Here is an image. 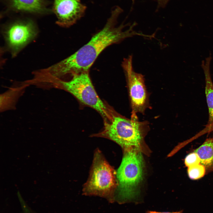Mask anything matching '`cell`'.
Masks as SVG:
<instances>
[{"mask_svg": "<svg viewBox=\"0 0 213 213\" xmlns=\"http://www.w3.org/2000/svg\"><path fill=\"white\" fill-rule=\"evenodd\" d=\"M119 15L112 12L104 28L94 35L90 41L73 54L47 68V72L52 78L61 79L67 76L89 69L99 55L109 46L118 43L126 38L137 35L131 26L123 29L128 24L116 26Z\"/></svg>", "mask_w": 213, "mask_h": 213, "instance_id": "1", "label": "cell"}, {"mask_svg": "<svg viewBox=\"0 0 213 213\" xmlns=\"http://www.w3.org/2000/svg\"><path fill=\"white\" fill-rule=\"evenodd\" d=\"M149 125L147 121H139L136 114L129 119L114 110L111 119L104 121L102 130L93 135L111 140L124 149L135 147L141 150Z\"/></svg>", "mask_w": 213, "mask_h": 213, "instance_id": "2", "label": "cell"}, {"mask_svg": "<svg viewBox=\"0 0 213 213\" xmlns=\"http://www.w3.org/2000/svg\"><path fill=\"white\" fill-rule=\"evenodd\" d=\"M124 154L116 173L117 199L120 204L135 202L138 186L142 180L143 161L140 150L135 147L124 149Z\"/></svg>", "mask_w": 213, "mask_h": 213, "instance_id": "3", "label": "cell"}, {"mask_svg": "<svg viewBox=\"0 0 213 213\" xmlns=\"http://www.w3.org/2000/svg\"><path fill=\"white\" fill-rule=\"evenodd\" d=\"M68 80H59L50 86L69 92L80 102L97 111L104 121L111 118L114 109L103 101L98 96L90 78L89 71L74 74Z\"/></svg>", "mask_w": 213, "mask_h": 213, "instance_id": "4", "label": "cell"}, {"mask_svg": "<svg viewBox=\"0 0 213 213\" xmlns=\"http://www.w3.org/2000/svg\"><path fill=\"white\" fill-rule=\"evenodd\" d=\"M114 169L97 150L87 181L84 185V194L103 197L112 201L118 184Z\"/></svg>", "mask_w": 213, "mask_h": 213, "instance_id": "5", "label": "cell"}, {"mask_svg": "<svg viewBox=\"0 0 213 213\" xmlns=\"http://www.w3.org/2000/svg\"><path fill=\"white\" fill-rule=\"evenodd\" d=\"M133 57L124 58L122 63L126 78L132 109V114H144L149 106V95L145 84L144 76L134 71Z\"/></svg>", "mask_w": 213, "mask_h": 213, "instance_id": "6", "label": "cell"}, {"mask_svg": "<svg viewBox=\"0 0 213 213\" xmlns=\"http://www.w3.org/2000/svg\"><path fill=\"white\" fill-rule=\"evenodd\" d=\"M38 33L35 23L29 20L13 22L2 31L6 48L13 57L33 40Z\"/></svg>", "mask_w": 213, "mask_h": 213, "instance_id": "7", "label": "cell"}, {"mask_svg": "<svg viewBox=\"0 0 213 213\" xmlns=\"http://www.w3.org/2000/svg\"><path fill=\"white\" fill-rule=\"evenodd\" d=\"M86 6L80 0H54L53 11L59 26L69 27L84 15Z\"/></svg>", "mask_w": 213, "mask_h": 213, "instance_id": "8", "label": "cell"}, {"mask_svg": "<svg viewBox=\"0 0 213 213\" xmlns=\"http://www.w3.org/2000/svg\"><path fill=\"white\" fill-rule=\"evenodd\" d=\"M29 85L24 82L13 85L0 94V111L2 112L16 109L17 103Z\"/></svg>", "mask_w": 213, "mask_h": 213, "instance_id": "9", "label": "cell"}, {"mask_svg": "<svg viewBox=\"0 0 213 213\" xmlns=\"http://www.w3.org/2000/svg\"><path fill=\"white\" fill-rule=\"evenodd\" d=\"M46 0H9L10 8L13 11L41 13L46 9Z\"/></svg>", "mask_w": 213, "mask_h": 213, "instance_id": "10", "label": "cell"}, {"mask_svg": "<svg viewBox=\"0 0 213 213\" xmlns=\"http://www.w3.org/2000/svg\"><path fill=\"white\" fill-rule=\"evenodd\" d=\"M211 59V56L206 58L205 61H202L201 64L205 77V91L209 111L208 124L213 122V83L210 72Z\"/></svg>", "mask_w": 213, "mask_h": 213, "instance_id": "11", "label": "cell"}, {"mask_svg": "<svg viewBox=\"0 0 213 213\" xmlns=\"http://www.w3.org/2000/svg\"><path fill=\"white\" fill-rule=\"evenodd\" d=\"M194 152L199 156L200 163L206 168L213 169V137L207 138Z\"/></svg>", "mask_w": 213, "mask_h": 213, "instance_id": "12", "label": "cell"}, {"mask_svg": "<svg viewBox=\"0 0 213 213\" xmlns=\"http://www.w3.org/2000/svg\"><path fill=\"white\" fill-rule=\"evenodd\" d=\"M205 172V167L201 163L188 167L187 170L189 177L193 180H198L203 177Z\"/></svg>", "mask_w": 213, "mask_h": 213, "instance_id": "13", "label": "cell"}, {"mask_svg": "<svg viewBox=\"0 0 213 213\" xmlns=\"http://www.w3.org/2000/svg\"><path fill=\"white\" fill-rule=\"evenodd\" d=\"M199 163H200L199 158L194 152L188 155L185 159V164L188 167Z\"/></svg>", "mask_w": 213, "mask_h": 213, "instance_id": "14", "label": "cell"}, {"mask_svg": "<svg viewBox=\"0 0 213 213\" xmlns=\"http://www.w3.org/2000/svg\"><path fill=\"white\" fill-rule=\"evenodd\" d=\"M213 131V122L210 124H207L203 129L204 132L206 133Z\"/></svg>", "mask_w": 213, "mask_h": 213, "instance_id": "15", "label": "cell"}, {"mask_svg": "<svg viewBox=\"0 0 213 213\" xmlns=\"http://www.w3.org/2000/svg\"><path fill=\"white\" fill-rule=\"evenodd\" d=\"M158 2V7H164L169 0H157Z\"/></svg>", "mask_w": 213, "mask_h": 213, "instance_id": "16", "label": "cell"}, {"mask_svg": "<svg viewBox=\"0 0 213 213\" xmlns=\"http://www.w3.org/2000/svg\"><path fill=\"white\" fill-rule=\"evenodd\" d=\"M145 213H183L182 210L175 212H157L155 211L148 210L146 211Z\"/></svg>", "mask_w": 213, "mask_h": 213, "instance_id": "17", "label": "cell"}]
</instances>
